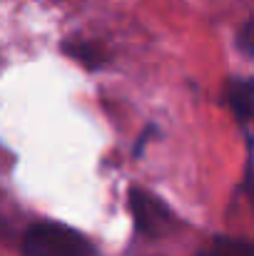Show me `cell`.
Returning a JSON list of instances; mask_svg holds the SVG:
<instances>
[{
    "label": "cell",
    "mask_w": 254,
    "mask_h": 256,
    "mask_svg": "<svg viewBox=\"0 0 254 256\" xmlns=\"http://www.w3.org/2000/svg\"><path fill=\"white\" fill-rule=\"evenodd\" d=\"M229 104L242 122L254 120V80L229 82Z\"/></svg>",
    "instance_id": "3957f363"
},
{
    "label": "cell",
    "mask_w": 254,
    "mask_h": 256,
    "mask_svg": "<svg viewBox=\"0 0 254 256\" xmlns=\"http://www.w3.org/2000/svg\"><path fill=\"white\" fill-rule=\"evenodd\" d=\"M65 52L70 58H75L78 62H83L85 68H97L102 65V50L97 45H90V42H65Z\"/></svg>",
    "instance_id": "277c9868"
},
{
    "label": "cell",
    "mask_w": 254,
    "mask_h": 256,
    "mask_svg": "<svg viewBox=\"0 0 254 256\" xmlns=\"http://www.w3.org/2000/svg\"><path fill=\"white\" fill-rule=\"evenodd\" d=\"M202 256H254V244L237 239H217Z\"/></svg>",
    "instance_id": "5b68a950"
},
{
    "label": "cell",
    "mask_w": 254,
    "mask_h": 256,
    "mask_svg": "<svg viewBox=\"0 0 254 256\" xmlns=\"http://www.w3.org/2000/svg\"><path fill=\"white\" fill-rule=\"evenodd\" d=\"M130 209H132V216H135L137 229L142 234H147V236L162 234L169 226V222H172L167 206L157 196H152L150 192H145L140 186H132L130 189Z\"/></svg>",
    "instance_id": "7a4b0ae2"
},
{
    "label": "cell",
    "mask_w": 254,
    "mask_h": 256,
    "mask_svg": "<svg viewBox=\"0 0 254 256\" xmlns=\"http://www.w3.org/2000/svg\"><path fill=\"white\" fill-rule=\"evenodd\" d=\"M23 246L28 256H97L95 246L80 232L58 222L33 224L25 234Z\"/></svg>",
    "instance_id": "6da1fadb"
}]
</instances>
